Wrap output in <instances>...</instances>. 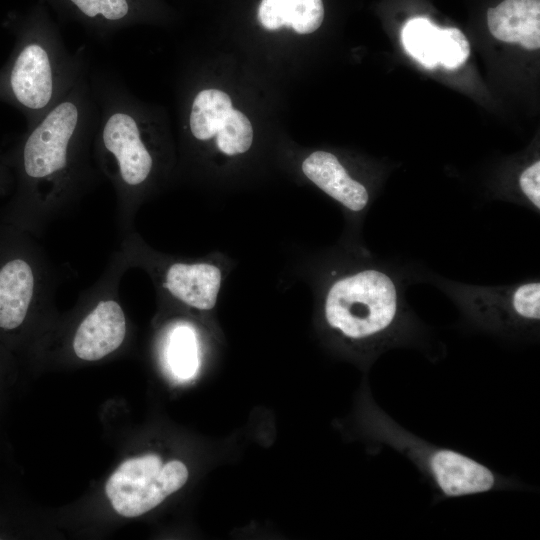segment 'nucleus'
Returning a JSON list of instances; mask_svg holds the SVG:
<instances>
[{
  "label": "nucleus",
  "instance_id": "nucleus-7",
  "mask_svg": "<svg viewBox=\"0 0 540 540\" xmlns=\"http://www.w3.org/2000/svg\"><path fill=\"white\" fill-rule=\"evenodd\" d=\"M130 269L119 250L113 253L98 280L80 295L81 317L71 339L74 355L98 361L118 350L127 334V318L120 301V282Z\"/></svg>",
  "mask_w": 540,
  "mask_h": 540
},
{
  "label": "nucleus",
  "instance_id": "nucleus-4",
  "mask_svg": "<svg viewBox=\"0 0 540 540\" xmlns=\"http://www.w3.org/2000/svg\"><path fill=\"white\" fill-rule=\"evenodd\" d=\"M13 28L16 43L0 71V100L19 109L30 128L88 72L89 53L85 45L74 52L67 48L41 0Z\"/></svg>",
  "mask_w": 540,
  "mask_h": 540
},
{
  "label": "nucleus",
  "instance_id": "nucleus-16",
  "mask_svg": "<svg viewBox=\"0 0 540 540\" xmlns=\"http://www.w3.org/2000/svg\"><path fill=\"white\" fill-rule=\"evenodd\" d=\"M441 28L426 17L408 20L401 31L406 52L428 69L439 64Z\"/></svg>",
  "mask_w": 540,
  "mask_h": 540
},
{
  "label": "nucleus",
  "instance_id": "nucleus-14",
  "mask_svg": "<svg viewBox=\"0 0 540 540\" xmlns=\"http://www.w3.org/2000/svg\"><path fill=\"white\" fill-rule=\"evenodd\" d=\"M324 18L322 0H261L258 20L267 30L291 27L299 34L317 30Z\"/></svg>",
  "mask_w": 540,
  "mask_h": 540
},
{
  "label": "nucleus",
  "instance_id": "nucleus-8",
  "mask_svg": "<svg viewBox=\"0 0 540 540\" xmlns=\"http://www.w3.org/2000/svg\"><path fill=\"white\" fill-rule=\"evenodd\" d=\"M447 293L480 328L518 336L534 332L540 321V283L524 281L509 286L450 284Z\"/></svg>",
  "mask_w": 540,
  "mask_h": 540
},
{
  "label": "nucleus",
  "instance_id": "nucleus-9",
  "mask_svg": "<svg viewBox=\"0 0 540 540\" xmlns=\"http://www.w3.org/2000/svg\"><path fill=\"white\" fill-rule=\"evenodd\" d=\"M60 274L44 249L34 245L0 265V329L20 328L30 314L52 307Z\"/></svg>",
  "mask_w": 540,
  "mask_h": 540
},
{
  "label": "nucleus",
  "instance_id": "nucleus-5",
  "mask_svg": "<svg viewBox=\"0 0 540 540\" xmlns=\"http://www.w3.org/2000/svg\"><path fill=\"white\" fill-rule=\"evenodd\" d=\"M366 431L407 457L445 497H461L511 487L512 482L458 451L436 446L400 426L372 400L363 414Z\"/></svg>",
  "mask_w": 540,
  "mask_h": 540
},
{
  "label": "nucleus",
  "instance_id": "nucleus-3",
  "mask_svg": "<svg viewBox=\"0 0 540 540\" xmlns=\"http://www.w3.org/2000/svg\"><path fill=\"white\" fill-rule=\"evenodd\" d=\"M316 296L324 332L365 361L408 342L415 330L399 279L366 258L342 259L329 266Z\"/></svg>",
  "mask_w": 540,
  "mask_h": 540
},
{
  "label": "nucleus",
  "instance_id": "nucleus-11",
  "mask_svg": "<svg viewBox=\"0 0 540 540\" xmlns=\"http://www.w3.org/2000/svg\"><path fill=\"white\" fill-rule=\"evenodd\" d=\"M64 22L81 26L91 37L106 41L142 21L147 0H41Z\"/></svg>",
  "mask_w": 540,
  "mask_h": 540
},
{
  "label": "nucleus",
  "instance_id": "nucleus-15",
  "mask_svg": "<svg viewBox=\"0 0 540 540\" xmlns=\"http://www.w3.org/2000/svg\"><path fill=\"white\" fill-rule=\"evenodd\" d=\"M230 97L217 89L198 92L192 100L188 126L192 137L198 141L212 139L221 122L232 109Z\"/></svg>",
  "mask_w": 540,
  "mask_h": 540
},
{
  "label": "nucleus",
  "instance_id": "nucleus-13",
  "mask_svg": "<svg viewBox=\"0 0 540 540\" xmlns=\"http://www.w3.org/2000/svg\"><path fill=\"white\" fill-rule=\"evenodd\" d=\"M490 33L498 40L526 49L540 47V1L504 0L487 11Z\"/></svg>",
  "mask_w": 540,
  "mask_h": 540
},
{
  "label": "nucleus",
  "instance_id": "nucleus-18",
  "mask_svg": "<svg viewBox=\"0 0 540 540\" xmlns=\"http://www.w3.org/2000/svg\"><path fill=\"white\" fill-rule=\"evenodd\" d=\"M218 150L226 156L247 152L253 142V129L249 119L240 111L231 109L221 122L215 136Z\"/></svg>",
  "mask_w": 540,
  "mask_h": 540
},
{
  "label": "nucleus",
  "instance_id": "nucleus-6",
  "mask_svg": "<svg viewBox=\"0 0 540 540\" xmlns=\"http://www.w3.org/2000/svg\"><path fill=\"white\" fill-rule=\"evenodd\" d=\"M129 268H140L163 301L196 312L214 309L228 273L221 255L191 259L159 252L134 230L122 236L119 249Z\"/></svg>",
  "mask_w": 540,
  "mask_h": 540
},
{
  "label": "nucleus",
  "instance_id": "nucleus-20",
  "mask_svg": "<svg viewBox=\"0 0 540 540\" xmlns=\"http://www.w3.org/2000/svg\"><path fill=\"white\" fill-rule=\"evenodd\" d=\"M519 188L522 195L535 210L540 209V162L526 167L519 176Z\"/></svg>",
  "mask_w": 540,
  "mask_h": 540
},
{
  "label": "nucleus",
  "instance_id": "nucleus-17",
  "mask_svg": "<svg viewBox=\"0 0 540 540\" xmlns=\"http://www.w3.org/2000/svg\"><path fill=\"white\" fill-rule=\"evenodd\" d=\"M165 356L171 371L180 379H189L199 367L198 337L187 323L174 325L167 337Z\"/></svg>",
  "mask_w": 540,
  "mask_h": 540
},
{
  "label": "nucleus",
  "instance_id": "nucleus-12",
  "mask_svg": "<svg viewBox=\"0 0 540 540\" xmlns=\"http://www.w3.org/2000/svg\"><path fill=\"white\" fill-rule=\"evenodd\" d=\"M302 172L320 190L338 202L346 213L360 218L370 203L367 187L354 179L338 157L327 151H315L302 162Z\"/></svg>",
  "mask_w": 540,
  "mask_h": 540
},
{
  "label": "nucleus",
  "instance_id": "nucleus-2",
  "mask_svg": "<svg viewBox=\"0 0 540 540\" xmlns=\"http://www.w3.org/2000/svg\"><path fill=\"white\" fill-rule=\"evenodd\" d=\"M88 78L98 109L93 160L112 185L116 222L124 235L134 230L138 210L165 178L168 154L152 114L115 72L90 67Z\"/></svg>",
  "mask_w": 540,
  "mask_h": 540
},
{
  "label": "nucleus",
  "instance_id": "nucleus-10",
  "mask_svg": "<svg viewBox=\"0 0 540 540\" xmlns=\"http://www.w3.org/2000/svg\"><path fill=\"white\" fill-rule=\"evenodd\" d=\"M189 476L179 460L163 463L156 454L127 459L111 474L105 492L121 516L138 517L181 489Z\"/></svg>",
  "mask_w": 540,
  "mask_h": 540
},
{
  "label": "nucleus",
  "instance_id": "nucleus-19",
  "mask_svg": "<svg viewBox=\"0 0 540 540\" xmlns=\"http://www.w3.org/2000/svg\"><path fill=\"white\" fill-rule=\"evenodd\" d=\"M470 54L465 35L457 28H441L439 64L453 70L464 64Z\"/></svg>",
  "mask_w": 540,
  "mask_h": 540
},
{
  "label": "nucleus",
  "instance_id": "nucleus-1",
  "mask_svg": "<svg viewBox=\"0 0 540 540\" xmlns=\"http://www.w3.org/2000/svg\"><path fill=\"white\" fill-rule=\"evenodd\" d=\"M89 70L20 141V199L34 232L74 209L102 179L92 154L98 109Z\"/></svg>",
  "mask_w": 540,
  "mask_h": 540
}]
</instances>
